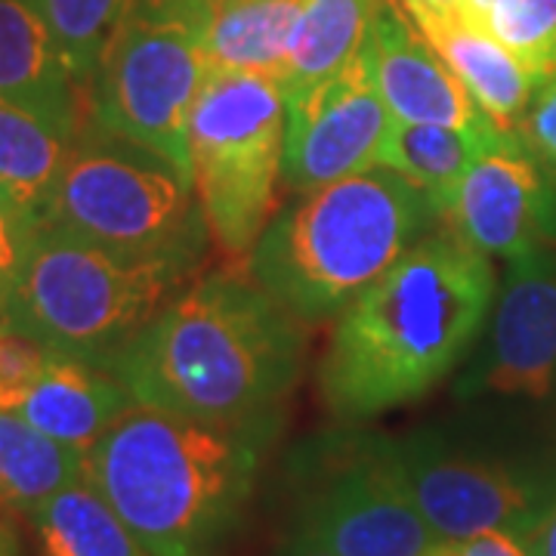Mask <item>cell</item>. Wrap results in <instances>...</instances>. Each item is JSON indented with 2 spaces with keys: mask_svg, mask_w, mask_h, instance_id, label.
<instances>
[{
  "mask_svg": "<svg viewBox=\"0 0 556 556\" xmlns=\"http://www.w3.org/2000/svg\"><path fill=\"white\" fill-rule=\"evenodd\" d=\"M495 291L492 257L452 229L424 236L338 316L318 362L321 405L358 424L424 399L467 356Z\"/></svg>",
  "mask_w": 556,
  "mask_h": 556,
  "instance_id": "6da1fadb",
  "label": "cell"
},
{
  "mask_svg": "<svg viewBox=\"0 0 556 556\" xmlns=\"http://www.w3.org/2000/svg\"><path fill=\"white\" fill-rule=\"evenodd\" d=\"M306 321L241 273L186 281L112 368L137 402L223 427H276L306 356Z\"/></svg>",
  "mask_w": 556,
  "mask_h": 556,
  "instance_id": "7a4b0ae2",
  "label": "cell"
},
{
  "mask_svg": "<svg viewBox=\"0 0 556 556\" xmlns=\"http://www.w3.org/2000/svg\"><path fill=\"white\" fill-rule=\"evenodd\" d=\"M276 427H223L137 402L84 455L149 556H214L239 529Z\"/></svg>",
  "mask_w": 556,
  "mask_h": 556,
  "instance_id": "3957f363",
  "label": "cell"
},
{
  "mask_svg": "<svg viewBox=\"0 0 556 556\" xmlns=\"http://www.w3.org/2000/svg\"><path fill=\"white\" fill-rule=\"evenodd\" d=\"M442 223L390 167L298 192L248 254V276L300 321L338 318L408 248Z\"/></svg>",
  "mask_w": 556,
  "mask_h": 556,
  "instance_id": "277c9868",
  "label": "cell"
},
{
  "mask_svg": "<svg viewBox=\"0 0 556 556\" xmlns=\"http://www.w3.org/2000/svg\"><path fill=\"white\" fill-rule=\"evenodd\" d=\"M195 266L177 257H124L40 223L3 298L7 325L50 353L109 365Z\"/></svg>",
  "mask_w": 556,
  "mask_h": 556,
  "instance_id": "5b68a950",
  "label": "cell"
},
{
  "mask_svg": "<svg viewBox=\"0 0 556 556\" xmlns=\"http://www.w3.org/2000/svg\"><path fill=\"white\" fill-rule=\"evenodd\" d=\"M87 130L72 149L43 223L124 257L199 263L211 232L192 179L149 149L93 124Z\"/></svg>",
  "mask_w": 556,
  "mask_h": 556,
  "instance_id": "8992f818",
  "label": "cell"
},
{
  "mask_svg": "<svg viewBox=\"0 0 556 556\" xmlns=\"http://www.w3.org/2000/svg\"><path fill=\"white\" fill-rule=\"evenodd\" d=\"M211 0H139L90 87V118L192 179L189 124L211 75L204 22Z\"/></svg>",
  "mask_w": 556,
  "mask_h": 556,
  "instance_id": "52a82bcc",
  "label": "cell"
},
{
  "mask_svg": "<svg viewBox=\"0 0 556 556\" xmlns=\"http://www.w3.org/2000/svg\"><path fill=\"white\" fill-rule=\"evenodd\" d=\"M281 146L285 93L278 80L211 72L189 124V159L201 214L223 254L248 257L276 214Z\"/></svg>",
  "mask_w": 556,
  "mask_h": 556,
  "instance_id": "ba28073f",
  "label": "cell"
},
{
  "mask_svg": "<svg viewBox=\"0 0 556 556\" xmlns=\"http://www.w3.org/2000/svg\"><path fill=\"white\" fill-rule=\"evenodd\" d=\"M294 529L338 556H424L439 538L417 507L399 442L338 430L291 460Z\"/></svg>",
  "mask_w": 556,
  "mask_h": 556,
  "instance_id": "9c48e42d",
  "label": "cell"
},
{
  "mask_svg": "<svg viewBox=\"0 0 556 556\" xmlns=\"http://www.w3.org/2000/svg\"><path fill=\"white\" fill-rule=\"evenodd\" d=\"M417 507L439 541L529 532L556 501V473L477 455L420 433L399 442Z\"/></svg>",
  "mask_w": 556,
  "mask_h": 556,
  "instance_id": "30bf717a",
  "label": "cell"
},
{
  "mask_svg": "<svg viewBox=\"0 0 556 556\" xmlns=\"http://www.w3.org/2000/svg\"><path fill=\"white\" fill-rule=\"evenodd\" d=\"M393 115L380 97L365 40L362 53L334 78L285 97L281 182L291 192H309L380 167Z\"/></svg>",
  "mask_w": 556,
  "mask_h": 556,
  "instance_id": "8fae6325",
  "label": "cell"
},
{
  "mask_svg": "<svg viewBox=\"0 0 556 556\" xmlns=\"http://www.w3.org/2000/svg\"><path fill=\"white\" fill-rule=\"evenodd\" d=\"M442 223L470 248L504 263L538 248H554V182L522 137L507 130L470 164Z\"/></svg>",
  "mask_w": 556,
  "mask_h": 556,
  "instance_id": "7c38bea8",
  "label": "cell"
},
{
  "mask_svg": "<svg viewBox=\"0 0 556 556\" xmlns=\"http://www.w3.org/2000/svg\"><path fill=\"white\" fill-rule=\"evenodd\" d=\"M556 387V251L507 260L489 346L467 390L544 399Z\"/></svg>",
  "mask_w": 556,
  "mask_h": 556,
  "instance_id": "4fadbf2b",
  "label": "cell"
},
{
  "mask_svg": "<svg viewBox=\"0 0 556 556\" xmlns=\"http://www.w3.org/2000/svg\"><path fill=\"white\" fill-rule=\"evenodd\" d=\"M368 47L380 97L396 121L455 127L482 142L504 134L464 90L430 40L417 31L399 0L380 7Z\"/></svg>",
  "mask_w": 556,
  "mask_h": 556,
  "instance_id": "5bb4252c",
  "label": "cell"
},
{
  "mask_svg": "<svg viewBox=\"0 0 556 556\" xmlns=\"http://www.w3.org/2000/svg\"><path fill=\"white\" fill-rule=\"evenodd\" d=\"M84 90L38 3L0 0V97L78 137Z\"/></svg>",
  "mask_w": 556,
  "mask_h": 556,
  "instance_id": "9a60e30c",
  "label": "cell"
},
{
  "mask_svg": "<svg viewBox=\"0 0 556 556\" xmlns=\"http://www.w3.org/2000/svg\"><path fill=\"white\" fill-rule=\"evenodd\" d=\"M408 20L430 40V47L477 100L479 109L501 130L519 134V124L526 118L541 80L482 22L467 16H433L420 10H412Z\"/></svg>",
  "mask_w": 556,
  "mask_h": 556,
  "instance_id": "2e32d148",
  "label": "cell"
},
{
  "mask_svg": "<svg viewBox=\"0 0 556 556\" xmlns=\"http://www.w3.org/2000/svg\"><path fill=\"white\" fill-rule=\"evenodd\" d=\"M134 405L137 399L112 368L50 353V362L20 415L40 433L87 455Z\"/></svg>",
  "mask_w": 556,
  "mask_h": 556,
  "instance_id": "e0dca14e",
  "label": "cell"
},
{
  "mask_svg": "<svg viewBox=\"0 0 556 556\" xmlns=\"http://www.w3.org/2000/svg\"><path fill=\"white\" fill-rule=\"evenodd\" d=\"M303 0H211L204 56L211 72H251L278 80Z\"/></svg>",
  "mask_w": 556,
  "mask_h": 556,
  "instance_id": "ac0fdd59",
  "label": "cell"
},
{
  "mask_svg": "<svg viewBox=\"0 0 556 556\" xmlns=\"http://www.w3.org/2000/svg\"><path fill=\"white\" fill-rule=\"evenodd\" d=\"M75 142L53 121L0 97V192L31 226L47 217Z\"/></svg>",
  "mask_w": 556,
  "mask_h": 556,
  "instance_id": "d6986e66",
  "label": "cell"
},
{
  "mask_svg": "<svg viewBox=\"0 0 556 556\" xmlns=\"http://www.w3.org/2000/svg\"><path fill=\"white\" fill-rule=\"evenodd\" d=\"M387 0H303L288 60L281 68V93H298L334 78L365 47Z\"/></svg>",
  "mask_w": 556,
  "mask_h": 556,
  "instance_id": "ffe728a7",
  "label": "cell"
},
{
  "mask_svg": "<svg viewBox=\"0 0 556 556\" xmlns=\"http://www.w3.org/2000/svg\"><path fill=\"white\" fill-rule=\"evenodd\" d=\"M84 477V452L40 433L20 412H0V517L35 519L50 497Z\"/></svg>",
  "mask_w": 556,
  "mask_h": 556,
  "instance_id": "44dd1931",
  "label": "cell"
},
{
  "mask_svg": "<svg viewBox=\"0 0 556 556\" xmlns=\"http://www.w3.org/2000/svg\"><path fill=\"white\" fill-rule=\"evenodd\" d=\"M489 142L460 134L455 127L405 124L393 118V127L380 149V167H390L399 177L408 179L417 192H424V199L433 204L439 219H445L455 204L464 174L470 170V164Z\"/></svg>",
  "mask_w": 556,
  "mask_h": 556,
  "instance_id": "7402d4cb",
  "label": "cell"
},
{
  "mask_svg": "<svg viewBox=\"0 0 556 556\" xmlns=\"http://www.w3.org/2000/svg\"><path fill=\"white\" fill-rule=\"evenodd\" d=\"M31 526L43 556H149L87 477L50 497Z\"/></svg>",
  "mask_w": 556,
  "mask_h": 556,
  "instance_id": "603a6c76",
  "label": "cell"
},
{
  "mask_svg": "<svg viewBox=\"0 0 556 556\" xmlns=\"http://www.w3.org/2000/svg\"><path fill=\"white\" fill-rule=\"evenodd\" d=\"M47 16L62 53L84 87H93L97 72L139 0H35Z\"/></svg>",
  "mask_w": 556,
  "mask_h": 556,
  "instance_id": "cb8c5ba5",
  "label": "cell"
},
{
  "mask_svg": "<svg viewBox=\"0 0 556 556\" xmlns=\"http://www.w3.org/2000/svg\"><path fill=\"white\" fill-rule=\"evenodd\" d=\"M482 25L541 84L556 72V0H495Z\"/></svg>",
  "mask_w": 556,
  "mask_h": 556,
  "instance_id": "d4e9b609",
  "label": "cell"
},
{
  "mask_svg": "<svg viewBox=\"0 0 556 556\" xmlns=\"http://www.w3.org/2000/svg\"><path fill=\"white\" fill-rule=\"evenodd\" d=\"M50 362V350L25 331L0 328V412H20Z\"/></svg>",
  "mask_w": 556,
  "mask_h": 556,
  "instance_id": "484cf974",
  "label": "cell"
},
{
  "mask_svg": "<svg viewBox=\"0 0 556 556\" xmlns=\"http://www.w3.org/2000/svg\"><path fill=\"white\" fill-rule=\"evenodd\" d=\"M519 137L544 174L556 179V72L535 90L532 105L519 124Z\"/></svg>",
  "mask_w": 556,
  "mask_h": 556,
  "instance_id": "4316f807",
  "label": "cell"
},
{
  "mask_svg": "<svg viewBox=\"0 0 556 556\" xmlns=\"http://www.w3.org/2000/svg\"><path fill=\"white\" fill-rule=\"evenodd\" d=\"M31 236H35V226L0 192V298H7L10 285L20 276Z\"/></svg>",
  "mask_w": 556,
  "mask_h": 556,
  "instance_id": "83f0119b",
  "label": "cell"
},
{
  "mask_svg": "<svg viewBox=\"0 0 556 556\" xmlns=\"http://www.w3.org/2000/svg\"><path fill=\"white\" fill-rule=\"evenodd\" d=\"M460 556H532L522 532H482L457 541Z\"/></svg>",
  "mask_w": 556,
  "mask_h": 556,
  "instance_id": "f1b7e54d",
  "label": "cell"
},
{
  "mask_svg": "<svg viewBox=\"0 0 556 556\" xmlns=\"http://www.w3.org/2000/svg\"><path fill=\"white\" fill-rule=\"evenodd\" d=\"M532 556H556V501L547 507V514L538 519L526 532Z\"/></svg>",
  "mask_w": 556,
  "mask_h": 556,
  "instance_id": "f546056e",
  "label": "cell"
},
{
  "mask_svg": "<svg viewBox=\"0 0 556 556\" xmlns=\"http://www.w3.org/2000/svg\"><path fill=\"white\" fill-rule=\"evenodd\" d=\"M273 556H338L331 547H325L321 541H316L313 535L300 532V529H291L288 538L278 544V551Z\"/></svg>",
  "mask_w": 556,
  "mask_h": 556,
  "instance_id": "4dcf8cb0",
  "label": "cell"
},
{
  "mask_svg": "<svg viewBox=\"0 0 556 556\" xmlns=\"http://www.w3.org/2000/svg\"><path fill=\"white\" fill-rule=\"evenodd\" d=\"M402 10H420V13H433V16H467L473 20L470 13V0H399Z\"/></svg>",
  "mask_w": 556,
  "mask_h": 556,
  "instance_id": "1f68e13d",
  "label": "cell"
},
{
  "mask_svg": "<svg viewBox=\"0 0 556 556\" xmlns=\"http://www.w3.org/2000/svg\"><path fill=\"white\" fill-rule=\"evenodd\" d=\"M0 556H20V541H16V532L3 522V517H0Z\"/></svg>",
  "mask_w": 556,
  "mask_h": 556,
  "instance_id": "d6a6232c",
  "label": "cell"
},
{
  "mask_svg": "<svg viewBox=\"0 0 556 556\" xmlns=\"http://www.w3.org/2000/svg\"><path fill=\"white\" fill-rule=\"evenodd\" d=\"M424 556H460V547L457 541H437Z\"/></svg>",
  "mask_w": 556,
  "mask_h": 556,
  "instance_id": "836d02e7",
  "label": "cell"
},
{
  "mask_svg": "<svg viewBox=\"0 0 556 556\" xmlns=\"http://www.w3.org/2000/svg\"><path fill=\"white\" fill-rule=\"evenodd\" d=\"M492 3H495V0H470V13H473V20H482V16H485V10H489V7H492Z\"/></svg>",
  "mask_w": 556,
  "mask_h": 556,
  "instance_id": "e575fe53",
  "label": "cell"
},
{
  "mask_svg": "<svg viewBox=\"0 0 556 556\" xmlns=\"http://www.w3.org/2000/svg\"><path fill=\"white\" fill-rule=\"evenodd\" d=\"M7 325V309H3V298H0V328Z\"/></svg>",
  "mask_w": 556,
  "mask_h": 556,
  "instance_id": "d590c367",
  "label": "cell"
}]
</instances>
